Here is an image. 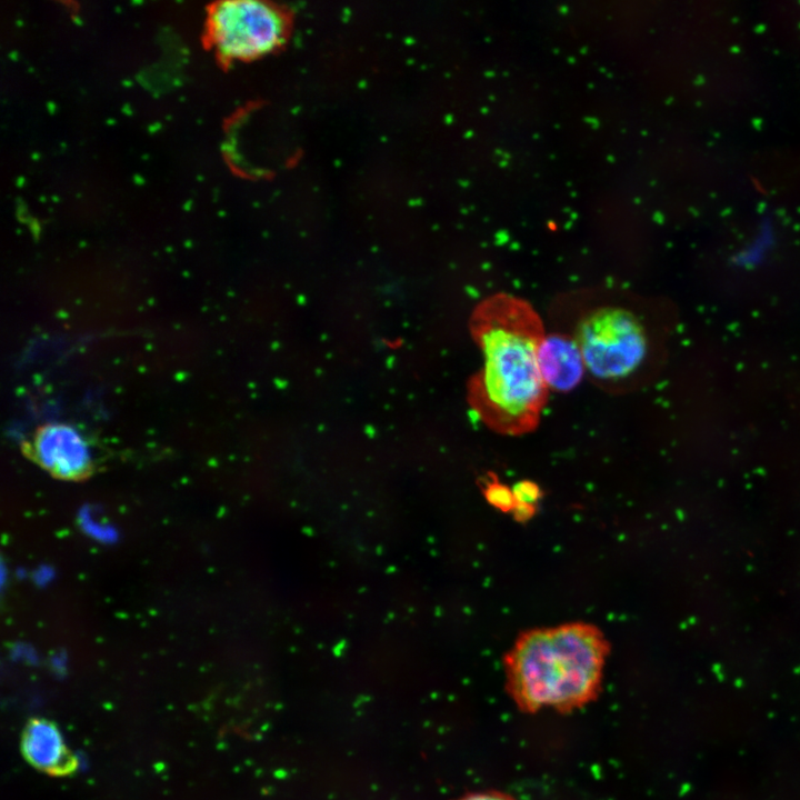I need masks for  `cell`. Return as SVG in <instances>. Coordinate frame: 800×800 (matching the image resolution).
<instances>
[{
	"instance_id": "obj_1",
	"label": "cell",
	"mask_w": 800,
	"mask_h": 800,
	"mask_svg": "<svg viewBox=\"0 0 800 800\" xmlns=\"http://www.w3.org/2000/svg\"><path fill=\"white\" fill-rule=\"evenodd\" d=\"M471 332L483 358L469 384L473 411L499 434L532 432L549 396L538 362L546 336L539 313L523 298L493 293L473 311Z\"/></svg>"
},
{
	"instance_id": "obj_2",
	"label": "cell",
	"mask_w": 800,
	"mask_h": 800,
	"mask_svg": "<svg viewBox=\"0 0 800 800\" xmlns=\"http://www.w3.org/2000/svg\"><path fill=\"white\" fill-rule=\"evenodd\" d=\"M608 653L603 632L591 623L527 630L503 659L507 691L526 712L580 708L599 693Z\"/></svg>"
},
{
	"instance_id": "obj_3",
	"label": "cell",
	"mask_w": 800,
	"mask_h": 800,
	"mask_svg": "<svg viewBox=\"0 0 800 800\" xmlns=\"http://www.w3.org/2000/svg\"><path fill=\"white\" fill-rule=\"evenodd\" d=\"M587 371L599 382H621L640 368L648 339L638 317L619 306H601L587 312L573 334Z\"/></svg>"
},
{
	"instance_id": "obj_4",
	"label": "cell",
	"mask_w": 800,
	"mask_h": 800,
	"mask_svg": "<svg viewBox=\"0 0 800 800\" xmlns=\"http://www.w3.org/2000/svg\"><path fill=\"white\" fill-rule=\"evenodd\" d=\"M209 31L223 57L250 59L271 51L282 41L286 18L269 2L228 0L211 9Z\"/></svg>"
},
{
	"instance_id": "obj_5",
	"label": "cell",
	"mask_w": 800,
	"mask_h": 800,
	"mask_svg": "<svg viewBox=\"0 0 800 800\" xmlns=\"http://www.w3.org/2000/svg\"><path fill=\"white\" fill-rule=\"evenodd\" d=\"M28 450L46 471L62 479H80L91 470L90 446L71 424L54 422L40 427Z\"/></svg>"
},
{
	"instance_id": "obj_6",
	"label": "cell",
	"mask_w": 800,
	"mask_h": 800,
	"mask_svg": "<svg viewBox=\"0 0 800 800\" xmlns=\"http://www.w3.org/2000/svg\"><path fill=\"white\" fill-rule=\"evenodd\" d=\"M21 752L37 770L57 777L78 769V759L69 750L59 728L44 718L30 719L21 734Z\"/></svg>"
},
{
	"instance_id": "obj_7",
	"label": "cell",
	"mask_w": 800,
	"mask_h": 800,
	"mask_svg": "<svg viewBox=\"0 0 800 800\" xmlns=\"http://www.w3.org/2000/svg\"><path fill=\"white\" fill-rule=\"evenodd\" d=\"M538 362L549 391H571L587 371L574 337L564 333H546L539 347Z\"/></svg>"
},
{
	"instance_id": "obj_8",
	"label": "cell",
	"mask_w": 800,
	"mask_h": 800,
	"mask_svg": "<svg viewBox=\"0 0 800 800\" xmlns=\"http://www.w3.org/2000/svg\"><path fill=\"white\" fill-rule=\"evenodd\" d=\"M512 491L516 499L514 516L522 520L528 519L533 513L534 503L540 497L539 488L536 483L524 480L518 482Z\"/></svg>"
},
{
	"instance_id": "obj_9",
	"label": "cell",
	"mask_w": 800,
	"mask_h": 800,
	"mask_svg": "<svg viewBox=\"0 0 800 800\" xmlns=\"http://www.w3.org/2000/svg\"><path fill=\"white\" fill-rule=\"evenodd\" d=\"M484 496L489 503L501 511H513L516 499L512 489L500 482L492 481L487 484Z\"/></svg>"
},
{
	"instance_id": "obj_10",
	"label": "cell",
	"mask_w": 800,
	"mask_h": 800,
	"mask_svg": "<svg viewBox=\"0 0 800 800\" xmlns=\"http://www.w3.org/2000/svg\"><path fill=\"white\" fill-rule=\"evenodd\" d=\"M459 800H517L511 796L499 791L474 792L462 797Z\"/></svg>"
}]
</instances>
